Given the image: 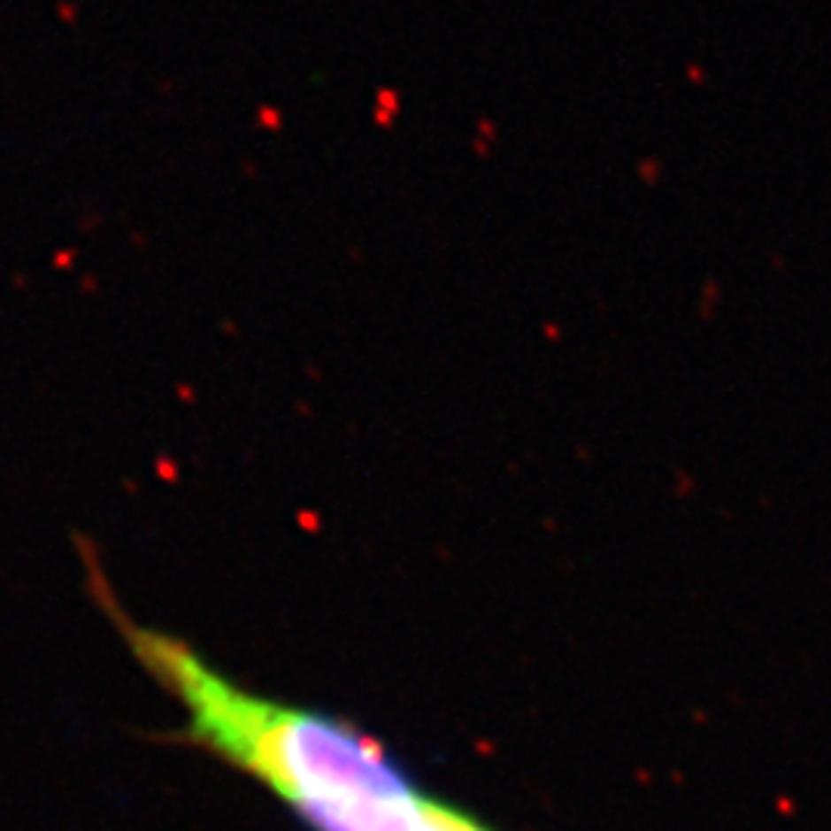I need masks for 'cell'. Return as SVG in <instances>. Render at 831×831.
I'll return each instance as SVG.
<instances>
[{
    "instance_id": "1",
    "label": "cell",
    "mask_w": 831,
    "mask_h": 831,
    "mask_svg": "<svg viewBox=\"0 0 831 831\" xmlns=\"http://www.w3.org/2000/svg\"><path fill=\"white\" fill-rule=\"evenodd\" d=\"M87 573L133 659L182 708L179 743L259 782L312 831H462V810L419 789L358 724L247 690L189 641L133 619L93 558Z\"/></svg>"
}]
</instances>
